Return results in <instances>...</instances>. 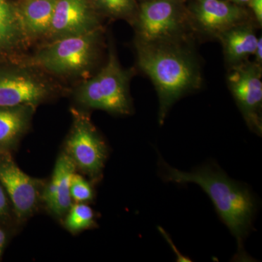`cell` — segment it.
<instances>
[{
  "label": "cell",
  "instance_id": "obj_20",
  "mask_svg": "<svg viewBox=\"0 0 262 262\" xmlns=\"http://www.w3.org/2000/svg\"><path fill=\"white\" fill-rule=\"evenodd\" d=\"M11 210L13 207L9 198L0 183V223H4L9 220Z\"/></svg>",
  "mask_w": 262,
  "mask_h": 262
},
{
  "label": "cell",
  "instance_id": "obj_17",
  "mask_svg": "<svg viewBox=\"0 0 262 262\" xmlns=\"http://www.w3.org/2000/svg\"><path fill=\"white\" fill-rule=\"evenodd\" d=\"M102 16L122 19L132 24L135 18L139 2L137 0H91Z\"/></svg>",
  "mask_w": 262,
  "mask_h": 262
},
{
  "label": "cell",
  "instance_id": "obj_24",
  "mask_svg": "<svg viewBox=\"0 0 262 262\" xmlns=\"http://www.w3.org/2000/svg\"><path fill=\"white\" fill-rule=\"evenodd\" d=\"M8 234L7 233L6 231L0 227V259H1L2 256H3V252L5 246H6L7 243H8Z\"/></svg>",
  "mask_w": 262,
  "mask_h": 262
},
{
  "label": "cell",
  "instance_id": "obj_6",
  "mask_svg": "<svg viewBox=\"0 0 262 262\" xmlns=\"http://www.w3.org/2000/svg\"><path fill=\"white\" fill-rule=\"evenodd\" d=\"M42 71L18 61H0V106L37 108L56 93Z\"/></svg>",
  "mask_w": 262,
  "mask_h": 262
},
{
  "label": "cell",
  "instance_id": "obj_4",
  "mask_svg": "<svg viewBox=\"0 0 262 262\" xmlns=\"http://www.w3.org/2000/svg\"><path fill=\"white\" fill-rule=\"evenodd\" d=\"M134 72L122 67L115 50L110 48L107 61L101 70L76 90V101L84 108L113 115H131L134 106L130 82Z\"/></svg>",
  "mask_w": 262,
  "mask_h": 262
},
{
  "label": "cell",
  "instance_id": "obj_9",
  "mask_svg": "<svg viewBox=\"0 0 262 262\" xmlns=\"http://www.w3.org/2000/svg\"><path fill=\"white\" fill-rule=\"evenodd\" d=\"M187 9L193 32L216 39L234 26L254 20L246 7L225 0H191Z\"/></svg>",
  "mask_w": 262,
  "mask_h": 262
},
{
  "label": "cell",
  "instance_id": "obj_13",
  "mask_svg": "<svg viewBox=\"0 0 262 262\" xmlns=\"http://www.w3.org/2000/svg\"><path fill=\"white\" fill-rule=\"evenodd\" d=\"M15 13L29 43L47 37L56 0H15Z\"/></svg>",
  "mask_w": 262,
  "mask_h": 262
},
{
  "label": "cell",
  "instance_id": "obj_25",
  "mask_svg": "<svg viewBox=\"0 0 262 262\" xmlns=\"http://www.w3.org/2000/svg\"><path fill=\"white\" fill-rule=\"evenodd\" d=\"M225 1L229 2V3H234V4L241 5V6H248L250 0H225Z\"/></svg>",
  "mask_w": 262,
  "mask_h": 262
},
{
  "label": "cell",
  "instance_id": "obj_11",
  "mask_svg": "<svg viewBox=\"0 0 262 262\" xmlns=\"http://www.w3.org/2000/svg\"><path fill=\"white\" fill-rule=\"evenodd\" d=\"M102 17L91 0H56L46 37L53 41L102 28Z\"/></svg>",
  "mask_w": 262,
  "mask_h": 262
},
{
  "label": "cell",
  "instance_id": "obj_12",
  "mask_svg": "<svg viewBox=\"0 0 262 262\" xmlns=\"http://www.w3.org/2000/svg\"><path fill=\"white\" fill-rule=\"evenodd\" d=\"M76 170L73 160L67 153H61L56 160L51 179L45 184L42 202L56 216H64L73 204L70 184Z\"/></svg>",
  "mask_w": 262,
  "mask_h": 262
},
{
  "label": "cell",
  "instance_id": "obj_18",
  "mask_svg": "<svg viewBox=\"0 0 262 262\" xmlns=\"http://www.w3.org/2000/svg\"><path fill=\"white\" fill-rule=\"evenodd\" d=\"M64 216L63 225L71 233H79L96 225L94 211L85 203L72 204Z\"/></svg>",
  "mask_w": 262,
  "mask_h": 262
},
{
  "label": "cell",
  "instance_id": "obj_2",
  "mask_svg": "<svg viewBox=\"0 0 262 262\" xmlns=\"http://www.w3.org/2000/svg\"><path fill=\"white\" fill-rule=\"evenodd\" d=\"M191 42H144L135 39L139 68L152 82L158 98V122L163 125L174 103L201 89V65Z\"/></svg>",
  "mask_w": 262,
  "mask_h": 262
},
{
  "label": "cell",
  "instance_id": "obj_15",
  "mask_svg": "<svg viewBox=\"0 0 262 262\" xmlns=\"http://www.w3.org/2000/svg\"><path fill=\"white\" fill-rule=\"evenodd\" d=\"M36 108L29 105L0 106V153H9L30 127Z\"/></svg>",
  "mask_w": 262,
  "mask_h": 262
},
{
  "label": "cell",
  "instance_id": "obj_21",
  "mask_svg": "<svg viewBox=\"0 0 262 262\" xmlns=\"http://www.w3.org/2000/svg\"><path fill=\"white\" fill-rule=\"evenodd\" d=\"M253 20L257 25H262V0H250L248 4Z\"/></svg>",
  "mask_w": 262,
  "mask_h": 262
},
{
  "label": "cell",
  "instance_id": "obj_19",
  "mask_svg": "<svg viewBox=\"0 0 262 262\" xmlns=\"http://www.w3.org/2000/svg\"><path fill=\"white\" fill-rule=\"evenodd\" d=\"M70 194L75 203H87L94 198V191L90 183L80 174L72 176L70 184Z\"/></svg>",
  "mask_w": 262,
  "mask_h": 262
},
{
  "label": "cell",
  "instance_id": "obj_26",
  "mask_svg": "<svg viewBox=\"0 0 262 262\" xmlns=\"http://www.w3.org/2000/svg\"><path fill=\"white\" fill-rule=\"evenodd\" d=\"M139 3H142V2L150 1V0H137Z\"/></svg>",
  "mask_w": 262,
  "mask_h": 262
},
{
  "label": "cell",
  "instance_id": "obj_23",
  "mask_svg": "<svg viewBox=\"0 0 262 262\" xmlns=\"http://www.w3.org/2000/svg\"><path fill=\"white\" fill-rule=\"evenodd\" d=\"M254 61L257 64L262 66V39L261 37H258L257 46H256V50H255Z\"/></svg>",
  "mask_w": 262,
  "mask_h": 262
},
{
  "label": "cell",
  "instance_id": "obj_3",
  "mask_svg": "<svg viewBox=\"0 0 262 262\" xmlns=\"http://www.w3.org/2000/svg\"><path fill=\"white\" fill-rule=\"evenodd\" d=\"M103 29L50 41L33 56L20 61L42 72L62 77H77L92 70L97 61Z\"/></svg>",
  "mask_w": 262,
  "mask_h": 262
},
{
  "label": "cell",
  "instance_id": "obj_16",
  "mask_svg": "<svg viewBox=\"0 0 262 262\" xmlns=\"http://www.w3.org/2000/svg\"><path fill=\"white\" fill-rule=\"evenodd\" d=\"M29 44L20 28L13 2L0 0V61H18Z\"/></svg>",
  "mask_w": 262,
  "mask_h": 262
},
{
  "label": "cell",
  "instance_id": "obj_14",
  "mask_svg": "<svg viewBox=\"0 0 262 262\" xmlns=\"http://www.w3.org/2000/svg\"><path fill=\"white\" fill-rule=\"evenodd\" d=\"M217 39L223 48L227 67L239 64L253 56L258 37L255 31L253 20L234 26L222 33Z\"/></svg>",
  "mask_w": 262,
  "mask_h": 262
},
{
  "label": "cell",
  "instance_id": "obj_7",
  "mask_svg": "<svg viewBox=\"0 0 262 262\" xmlns=\"http://www.w3.org/2000/svg\"><path fill=\"white\" fill-rule=\"evenodd\" d=\"M73 122L67 141L66 151L82 173L99 179L108 156L106 142L96 130L89 117L72 110Z\"/></svg>",
  "mask_w": 262,
  "mask_h": 262
},
{
  "label": "cell",
  "instance_id": "obj_10",
  "mask_svg": "<svg viewBox=\"0 0 262 262\" xmlns=\"http://www.w3.org/2000/svg\"><path fill=\"white\" fill-rule=\"evenodd\" d=\"M0 183L19 221H25L42 202L45 184L21 170L9 153H0Z\"/></svg>",
  "mask_w": 262,
  "mask_h": 262
},
{
  "label": "cell",
  "instance_id": "obj_5",
  "mask_svg": "<svg viewBox=\"0 0 262 262\" xmlns=\"http://www.w3.org/2000/svg\"><path fill=\"white\" fill-rule=\"evenodd\" d=\"M186 0H150L139 3L132 25L136 40L190 42L193 33Z\"/></svg>",
  "mask_w": 262,
  "mask_h": 262
},
{
  "label": "cell",
  "instance_id": "obj_8",
  "mask_svg": "<svg viewBox=\"0 0 262 262\" xmlns=\"http://www.w3.org/2000/svg\"><path fill=\"white\" fill-rule=\"evenodd\" d=\"M262 66L249 60L229 67L227 82L246 125L262 134Z\"/></svg>",
  "mask_w": 262,
  "mask_h": 262
},
{
  "label": "cell",
  "instance_id": "obj_1",
  "mask_svg": "<svg viewBox=\"0 0 262 262\" xmlns=\"http://www.w3.org/2000/svg\"><path fill=\"white\" fill-rule=\"evenodd\" d=\"M159 166L165 182L179 184L194 183L209 196L217 213L233 234L237 245L235 261H250L244 242L252 228L256 201L247 186L229 178L213 163L198 167L191 172L174 168L160 157Z\"/></svg>",
  "mask_w": 262,
  "mask_h": 262
},
{
  "label": "cell",
  "instance_id": "obj_22",
  "mask_svg": "<svg viewBox=\"0 0 262 262\" xmlns=\"http://www.w3.org/2000/svg\"><path fill=\"white\" fill-rule=\"evenodd\" d=\"M159 230L160 232L163 234V235L164 237H165V238L166 239L167 241H169V244H170V246L173 247L174 251H175L176 255L177 256V260H178L179 261H191V260L189 259V258L185 257V256H183L182 253L179 252L178 250L176 249V246H174L173 243H172L171 241H170V239L169 238L168 234H167L166 232H165V231H164L163 229L161 228V227H159Z\"/></svg>",
  "mask_w": 262,
  "mask_h": 262
}]
</instances>
